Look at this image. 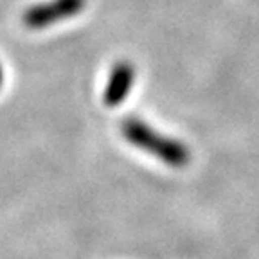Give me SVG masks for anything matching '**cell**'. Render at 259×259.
<instances>
[{"mask_svg":"<svg viewBox=\"0 0 259 259\" xmlns=\"http://www.w3.org/2000/svg\"><path fill=\"white\" fill-rule=\"evenodd\" d=\"M121 134L132 146L153 155L171 167H184L189 164L191 151L184 142L162 135L150 124L137 117H130L122 122Z\"/></svg>","mask_w":259,"mask_h":259,"instance_id":"6da1fadb","label":"cell"},{"mask_svg":"<svg viewBox=\"0 0 259 259\" xmlns=\"http://www.w3.org/2000/svg\"><path fill=\"white\" fill-rule=\"evenodd\" d=\"M87 6V0H51V2H41L27 8L22 16L25 27L29 29H45L49 25L74 18L79 15Z\"/></svg>","mask_w":259,"mask_h":259,"instance_id":"7a4b0ae2","label":"cell"},{"mask_svg":"<svg viewBox=\"0 0 259 259\" xmlns=\"http://www.w3.org/2000/svg\"><path fill=\"white\" fill-rule=\"evenodd\" d=\"M135 81V69L134 65L126 60H121L113 65L110 70L108 81H106L105 92H103V101L110 108L122 105L128 94L132 92Z\"/></svg>","mask_w":259,"mask_h":259,"instance_id":"3957f363","label":"cell"},{"mask_svg":"<svg viewBox=\"0 0 259 259\" xmlns=\"http://www.w3.org/2000/svg\"><path fill=\"white\" fill-rule=\"evenodd\" d=\"M2 83H4V67L0 63V89H2Z\"/></svg>","mask_w":259,"mask_h":259,"instance_id":"277c9868","label":"cell"}]
</instances>
